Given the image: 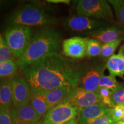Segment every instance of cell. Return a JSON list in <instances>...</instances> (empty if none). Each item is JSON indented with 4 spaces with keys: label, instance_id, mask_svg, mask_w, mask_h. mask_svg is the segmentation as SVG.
Returning <instances> with one entry per match:
<instances>
[{
    "label": "cell",
    "instance_id": "12",
    "mask_svg": "<svg viewBox=\"0 0 124 124\" xmlns=\"http://www.w3.org/2000/svg\"><path fill=\"white\" fill-rule=\"evenodd\" d=\"M13 124H31L38 122L41 117L29 103L10 110Z\"/></svg>",
    "mask_w": 124,
    "mask_h": 124
},
{
    "label": "cell",
    "instance_id": "9",
    "mask_svg": "<svg viewBox=\"0 0 124 124\" xmlns=\"http://www.w3.org/2000/svg\"><path fill=\"white\" fill-rule=\"evenodd\" d=\"M66 101L71 105L80 110L101 102L97 93L90 91L81 87L72 90Z\"/></svg>",
    "mask_w": 124,
    "mask_h": 124
},
{
    "label": "cell",
    "instance_id": "32",
    "mask_svg": "<svg viewBox=\"0 0 124 124\" xmlns=\"http://www.w3.org/2000/svg\"><path fill=\"white\" fill-rule=\"evenodd\" d=\"M114 124H124V121L121 120V121H118V122H116V123H114Z\"/></svg>",
    "mask_w": 124,
    "mask_h": 124
},
{
    "label": "cell",
    "instance_id": "8",
    "mask_svg": "<svg viewBox=\"0 0 124 124\" xmlns=\"http://www.w3.org/2000/svg\"><path fill=\"white\" fill-rule=\"evenodd\" d=\"M13 108H17L29 102L31 90L24 78L15 75L10 78Z\"/></svg>",
    "mask_w": 124,
    "mask_h": 124
},
{
    "label": "cell",
    "instance_id": "33",
    "mask_svg": "<svg viewBox=\"0 0 124 124\" xmlns=\"http://www.w3.org/2000/svg\"><path fill=\"white\" fill-rule=\"evenodd\" d=\"M31 124H41V121H40V122H36V123Z\"/></svg>",
    "mask_w": 124,
    "mask_h": 124
},
{
    "label": "cell",
    "instance_id": "17",
    "mask_svg": "<svg viewBox=\"0 0 124 124\" xmlns=\"http://www.w3.org/2000/svg\"><path fill=\"white\" fill-rule=\"evenodd\" d=\"M72 90L69 88H59L45 91L49 110L65 101Z\"/></svg>",
    "mask_w": 124,
    "mask_h": 124
},
{
    "label": "cell",
    "instance_id": "27",
    "mask_svg": "<svg viewBox=\"0 0 124 124\" xmlns=\"http://www.w3.org/2000/svg\"><path fill=\"white\" fill-rule=\"evenodd\" d=\"M111 98L115 106L118 105H124V87L114 92H112Z\"/></svg>",
    "mask_w": 124,
    "mask_h": 124
},
{
    "label": "cell",
    "instance_id": "6",
    "mask_svg": "<svg viewBox=\"0 0 124 124\" xmlns=\"http://www.w3.org/2000/svg\"><path fill=\"white\" fill-rule=\"evenodd\" d=\"M63 25L71 31L87 32L88 35L108 27V24L105 21L78 15L65 18Z\"/></svg>",
    "mask_w": 124,
    "mask_h": 124
},
{
    "label": "cell",
    "instance_id": "23",
    "mask_svg": "<svg viewBox=\"0 0 124 124\" xmlns=\"http://www.w3.org/2000/svg\"><path fill=\"white\" fill-rule=\"evenodd\" d=\"M122 41V40H118L113 43L102 44L101 55L103 58H110L111 56L114 55L118 46H120Z\"/></svg>",
    "mask_w": 124,
    "mask_h": 124
},
{
    "label": "cell",
    "instance_id": "28",
    "mask_svg": "<svg viewBox=\"0 0 124 124\" xmlns=\"http://www.w3.org/2000/svg\"><path fill=\"white\" fill-rule=\"evenodd\" d=\"M0 124H13L10 110L0 108Z\"/></svg>",
    "mask_w": 124,
    "mask_h": 124
},
{
    "label": "cell",
    "instance_id": "16",
    "mask_svg": "<svg viewBox=\"0 0 124 124\" xmlns=\"http://www.w3.org/2000/svg\"><path fill=\"white\" fill-rule=\"evenodd\" d=\"M10 78H0V108L10 110L13 104Z\"/></svg>",
    "mask_w": 124,
    "mask_h": 124
},
{
    "label": "cell",
    "instance_id": "34",
    "mask_svg": "<svg viewBox=\"0 0 124 124\" xmlns=\"http://www.w3.org/2000/svg\"><path fill=\"white\" fill-rule=\"evenodd\" d=\"M122 120L123 121H124V114H123V117H122Z\"/></svg>",
    "mask_w": 124,
    "mask_h": 124
},
{
    "label": "cell",
    "instance_id": "31",
    "mask_svg": "<svg viewBox=\"0 0 124 124\" xmlns=\"http://www.w3.org/2000/svg\"><path fill=\"white\" fill-rule=\"evenodd\" d=\"M66 124H78V123L75 121V120H72L70 121L67 122V123H66Z\"/></svg>",
    "mask_w": 124,
    "mask_h": 124
},
{
    "label": "cell",
    "instance_id": "19",
    "mask_svg": "<svg viewBox=\"0 0 124 124\" xmlns=\"http://www.w3.org/2000/svg\"><path fill=\"white\" fill-rule=\"evenodd\" d=\"M123 87L124 85L122 83L118 82L115 77L111 75H105L103 74L99 83V87H105L112 92H114Z\"/></svg>",
    "mask_w": 124,
    "mask_h": 124
},
{
    "label": "cell",
    "instance_id": "7",
    "mask_svg": "<svg viewBox=\"0 0 124 124\" xmlns=\"http://www.w3.org/2000/svg\"><path fill=\"white\" fill-rule=\"evenodd\" d=\"M80 110L66 100L49 109L44 116L41 124H66L75 120Z\"/></svg>",
    "mask_w": 124,
    "mask_h": 124
},
{
    "label": "cell",
    "instance_id": "14",
    "mask_svg": "<svg viewBox=\"0 0 124 124\" xmlns=\"http://www.w3.org/2000/svg\"><path fill=\"white\" fill-rule=\"evenodd\" d=\"M100 43H113L124 39V31L117 27H108L89 35Z\"/></svg>",
    "mask_w": 124,
    "mask_h": 124
},
{
    "label": "cell",
    "instance_id": "1",
    "mask_svg": "<svg viewBox=\"0 0 124 124\" xmlns=\"http://www.w3.org/2000/svg\"><path fill=\"white\" fill-rule=\"evenodd\" d=\"M82 71L73 60L58 52L49 54L23 71L32 91H46L59 88L73 90L79 83Z\"/></svg>",
    "mask_w": 124,
    "mask_h": 124
},
{
    "label": "cell",
    "instance_id": "24",
    "mask_svg": "<svg viewBox=\"0 0 124 124\" xmlns=\"http://www.w3.org/2000/svg\"><path fill=\"white\" fill-rule=\"evenodd\" d=\"M13 56L0 32V62L13 59Z\"/></svg>",
    "mask_w": 124,
    "mask_h": 124
},
{
    "label": "cell",
    "instance_id": "30",
    "mask_svg": "<svg viewBox=\"0 0 124 124\" xmlns=\"http://www.w3.org/2000/svg\"><path fill=\"white\" fill-rule=\"evenodd\" d=\"M46 1L52 4H64L67 5H69L71 2L70 0H47Z\"/></svg>",
    "mask_w": 124,
    "mask_h": 124
},
{
    "label": "cell",
    "instance_id": "5",
    "mask_svg": "<svg viewBox=\"0 0 124 124\" xmlns=\"http://www.w3.org/2000/svg\"><path fill=\"white\" fill-rule=\"evenodd\" d=\"M78 15L107 21L114 19L112 9L109 2L105 0H80L76 7Z\"/></svg>",
    "mask_w": 124,
    "mask_h": 124
},
{
    "label": "cell",
    "instance_id": "25",
    "mask_svg": "<svg viewBox=\"0 0 124 124\" xmlns=\"http://www.w3.org/2000/svg\"><path fill=\"white\" fill-rule=\"evenodd\" d=\"M109 4L113 7L118 18L124 23V2L120 0H110Z\"/></svg>",
    "mask_w": 124,
    "mask_h": 124
},
{
    "label": "cell",
    "instance_id": "22",
    "mask_svg": "<svg viewBox=\"0 0 124 124\" xmlns=\"http://www.w3.org/2000/svg\"><path fill=\"white\" fill-rule=\"evenodd\" d=\"M97 93L100 96L101 102H102L107 108H111L115 106L111 98L112 91L105 87H99Z\"/></svg>",
    "mask_w": 124,
    "mask_h": 124
},
{
    "label": "cell",
    "instance_id": "2",
    "mask_svg": "<svg viewBox=\"0 0 124 124\" xmlns=\"http://www.w3.org/2000/svg\"><path fill=\"white\" fill-rule=\"evenodd\" d=\"M61 40L60 33L54 28L47 26L40 28L32 36L24 54L17 60L18 68L23 71L49 54L56 52Z\"/></svg>",
    "mask_w": 124,
    "mask_h": 124
},
{
    "label": "cell",
    "instance_id": "20",
    "mask_svg": "<svg viewBox=\"0 0 124 124\" xmlns=\"http://www.w3.org/2000/svg\"><path fill=\"white\" fill-rule=\"evenodd\" d=\"M18 67L13 59L0 62V78H11L16 75Z\"/></svg>",
    "mask_w": 124,
    "mask_h": 124
},
{
    "label": "cell",
    "instance_id": "26",
    "mask_svg": "<svg viewBox=\"0 0 124 124\" xmlns=\"http://www.w3.org/2000/svg\"><path fill=\"white\" fill-rule=\"evenodd\" d=\"M124 112V105H116L109 109V114L114 123L121 121Z\"/></svg>",
    "mask_w": 124,
    "mask_h": 124
},
{
    "label": "cell",
    "instance_id": "10",
    "mask_svg": "<svg viewBox=\"0 0 124 124\" xmlns=\"http://www.w3.org/2000/svg\"><path fill=\"white\" fill-rule=\"evenodd\" d=\"M89 39L88 38L74 36L64 40L62 44L64 55L72 59H82L86 56Z\"/></svg>",
    "mask_w": 124,
    "mask_h": 124
},
{
    "label": "cell",
    "instance_id": "29",
    "mask_svg": "<svg viewBox=\"0 0 124 124\" xmlns=\"http://www.w3.org/2000/svg\"><path fill=\"white\" fill-rule=\"evenodd\" d=\"M89 124H114L109 114V111L105 115L102 116Z\"/></svg>",
    "mask_w": 124,
    "mask_h": 124
},
{
    "label": "cell",
    "instance_id": "21",
    "mask_svg": "<svg viewBox=\"0 0 124 124\" xmlns=\"http://www.w3.org/2000/svg\"><path fill=\"white\" fill-rule=\"evenodd\" d=\"M101 43L94 39H89L87 46L86 56L95 57L101 55Z\"/></svg>",
    "mask_w": 124,
    "mask_h": 124
},
{
    "label": "cell",
    "instance_id": "11",
    "mask_svg": "<svg viewBox=\"0 0 124 124\" xmlns=\"http://www.w3.org/2000/svg\"><path fill=\"white\" fill-rule=\"evenodd\" d=\"M106 66L103 65L91 67L82 74L79 81L80 87L90 91L96 92L99 88V83L104 73Z\"/></svg>",
    "mask_w": 124,
    "mask_h": 124
},
{
    "label": "cell",
    "instance_id": "4",
    "mask_svg": "<svg viewBox=\"0 0 124 124\" xmlns=\"http://www.w3.org/2000/svg\"><path fill=\"white\" fill-rule=\"evenodd\" d=\"M32 36L30 27L11 26L6 31L4 39L13 55L18 59L24 54Z\"/></svg>",
    "mask_w": 124,
    "mask_h": 124
},
{
    "label": "cell",
    "instance_id": "3",
    "mask_svg": "<svg viewBox=\"0 0 124 124\" xmlns=\"http://www.w3.org/2000/svg\"><path fill=\"white\" fill-rule=\"evenodd\" d=\"M9 27H47L55 24L56 19L36 5L28 4L16 9L8 18Z\"/></svg>",
    "mask_w": 124,
    "mask_h": 124
},
{
    "label": "cell",
    "instance_id": "18",
    "mask_svg": "<svg viewBox=\"0 0 124 124\" xmlns=\"http://www.w3.org/2000/svg\"><path fill=\"white\" fill-rule=\"evenodd\" d=\"M29 103L41 117L49 110L45 91H31Z\"/></svg>",
    "mask_w": 124,
    "mask_h": 124
},
{
    "label": "cell",
    "instance_id": "15",
    "mask_svg": "<svg viewBox=\"0 0 124 124\" xmlns=\"http://www.w3.org/2000/svg\"><path fill=\"white\" fill-rule=\"evenodd\" d=\"M124 45L120 48L118 53L114 54L108 59L106 68L113 77H123L124 75Z\"/></svg>",
    "mask_w": 124,
    "mask_h": 124
},
{
    "label": "cell",
    "instance_id": "13",
    "mask_svg": "<svg viewBox=\"0 0 124 124\" xmlns=\"http://www.w3.org/2000/svg\"><path fill=\"white\" fill-rule=\"evenodd\" d=\"M109 109L101 102L83 108L79 112V123L90 124L98 118L108 113Z\"/></svg>",
    "mask_w": 124,
    "mask_h": 124
}]
</instances>
